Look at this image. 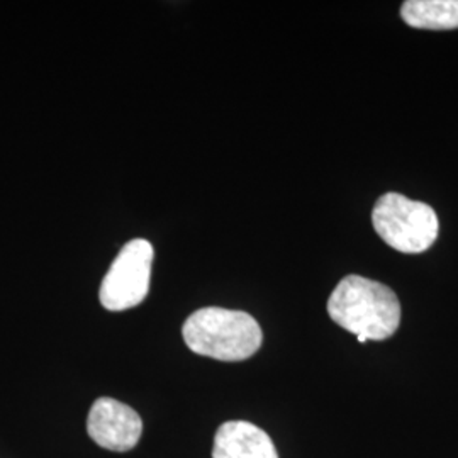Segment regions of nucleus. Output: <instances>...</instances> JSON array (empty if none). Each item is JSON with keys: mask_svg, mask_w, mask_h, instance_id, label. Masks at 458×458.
<instances>
[{"mask_svg": "<svg viewBox=\"0 0 458 458\" xmlns=\"http://www.w3.org/2000/svg\"><path fill=\"white\" fill-rule=\"evenodd\" d=\"M329 318L346 331L367 342L391 338L401 325V302L391 287L346 276L327 299Z\"/></svg>", "mask_w": 458, "mask_h": 458, "instance_id": "nucleus-1", "label": "nucleus"}, {"mask_svg": "<svg viewBox=\"0 0 458 458\" xmlns=\"http://www.w3.org/2000/svg\"><path fill=\"white\" fill-rule=\"evenodd\" d=\"M182 335L194 353L219 361L246 360L263 342L262 327L251 314L225 308H202L191 314Z\"/></svg>", "mask_w": 458, "mask_h": 458, "instance_id": "nucleus-2", "label": "nucleus"}, {"mask_svg": "<svg viewBox=\"0 0 458 458\" xmlns=\"http://www.w3.org/2000/svg\"><path fill=\"white\" fill-rule=\"evenodd\" d=\"M377 234L401 253H423L438 238V216L431 206L389 192L378 197L372 213Z\"/></svg>", "mask_w": 458, "mask_h": 458, "instance_id": "nucleus-3", "label": "nucleus"}, {"mask_svg": "<svg viewBox=\"0 0 458 458\" xmlns=\"http://www.w3.org/2000/svg\"><path fill=\"white\" fill-rule=\"evenodd\" d=\"M155 259L153 245L136 238L123 246L106 277L102 278L98 299L107 311H126L147 299L151 267Z\"/></svg>", "mask_w": 458, "mask_h": 458, "instance_id": "nucleus-4", "label": "nucleus"}, {"mask_svg": "<svg viewBox=\"0 0 458 458\" xmlns=\"http://www.w3.org/2000/svg\"><path fill=\"white\" fill-rule=\"evenodd\" d=\"M87 433L106 450L130 452L143 435V421L128 404L100 397L89 411Z\"/></svg>", "mask_w": 458, "mask_h": 458, "instance_id": "nucleus-5", "label": "nucleus"}, {"mask_svg": "<svg viewBox=\"0 0 458 458\" xmlns=\"http://www.w3.org/2000/svg\"><path fill=\"white\" fill-rule=\"evenodd\" d=\"M213 458H278L272 438L248 421H228L217 428Z\"/></svg>", "mask_w": 458, "mask_h": 458, "instance_id": "nucleus-6", "label": "nucleus"}, {"mask_svg": "<svg viewBox=\"0 0 458 458\" xmlns=\"http://www.w3.org/2000/svg\"><path fill=\"white\" fill-rule=\"evenodd\" d=\"M401 16L418 30H458V0H408L403 4Z\"/></svg>", "mask_w": 458, "mask_h": 458, "instance_id": "nucleus-7", "label": "nucleus"}]
</instances>
